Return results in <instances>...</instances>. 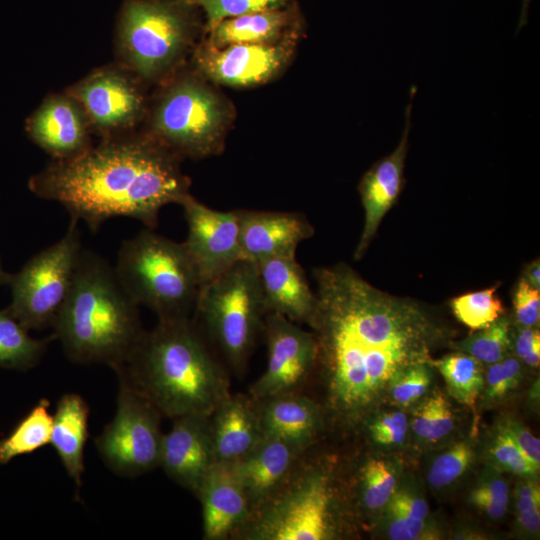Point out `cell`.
Wrapping results in <instances>:
<instances>
[{"mask_svg":"<svg viewBox=\"0 0 540 540\" xmlns=\"http://www.w3.org/2000/svg\"><path fill=\"white\" fill-rule=\"evenodd\" d=\"M316 305L308 325L327 406L342 422L362 419L393 379L450 336L417 302L379 290L344 263L313 270Z\"/></svg>","mask_w":540,"mask_h":540,"instance_id":"1","label":"cell"},{"mask_svg":"<svg viewBox=\"0 0 540 540\" xmlns=\"http://www.w3.org/2000/svg\"><path fill=\"white\" fill-rule=\"evenodd\" d=\"M189 185L176 154L149 134L126 133L104 138L74 158L53 160L28 182L36 196L61 204L91 231L114 217L154 229L160 210L180 204Z\"/></svg>","mask_w":540,"mask_h":540,"instance_id":"2","label":"cell"},{"mask_svg":"<svg viewBox=\"0 0 540 540\" xmlns=\"http://www.w3.org/2000/svg\"><path fill=\"white\" fill-rule=\"evenodd\" d=\"M118 367L162 416L172 419L210 416L230 395L224 368L190 318L158 319Z\"/></svg>","mask_w":540,"mask_h":540,"instance_id":"3","label":"cell"},{"mask_svg":"<svg viewBox=\"0 0 540 540\" xmlns=\"http://www.w3.org/2000/svg\"><path fill=\"white\" fill-rule=\"evenodd\" d=\"M139 306L100 255L82 249L70 292L53 323L67 357L123 365L144 334Z\"/></svg>","mask_w":540,"mask_h":540,"instance_id":"4","label":"cell"},{"mask_svg":"<svg viewBox=\"0 0 540 540\" xmlns=\"http://www.w3.org/2000/svg\"><path fill=\"white\" fill-rule=\"evenodd\" d=\"M114 270L135 303L158 319L190 318L195 309L201 284L183 242L146 227L123 241Z\"/></svg>","mask_w":540,"mask_h":540,"instance_id":"5","label":"cell"},{"mask_svg":"<svg viewBox=\"0 0 540 540\" xmlns=\"http://www.w3.org/2000/svg\"><path fill=\"white\" fill-rule=\"evenodd\" d=\"M187 0H126L119 14L120 66L139 80H156L182 59L193 32Z\"/></svg>","mask_w":540,"mask_h":540,"instance_id":"6","label":"cell"},{"mask_svg":"<svg viewBox=\"0 0 540 540\" xmlns=\"http://www.w3.org/2000/svg\"><path fill=\"white\" fill-rule=\"evenodd\" d=\"M194 310L230 367L242 373L267 314L255 264L240 260L203 284Z\"/></svg>","mask_w":540,"mask_h":540,"instance_id":"7","label":"cell"},{"mask_svg":"<svg viewBox=\"0 0 540 540\" xmlns=\"http://www.w3.org/2000/svg\"><path fill=\"white\" fill-rule=\"evenodd\" d=\"M302 456L284 483L250 515L235 538L326 540L333 536L331 476L326 470L303 462Z\"/></svg>","mask_w":540,"mask_h":540,"instance_id":"8","label":"cell"},{"mask_svg":"<svg viewBox=\"0 0 540 540\" xmlns=\"http://www.w3.org/2000/svg\"><path fill=\"white\" fill-rule=\"evenodd\" d=\"M225 123L226 112L218 96L197 80L184 78L159 96L149 135L176 155L202 157L219 148Z\"/></svg>","mask_w":540,"mask_h":540,"instance_id":"9","label":"cell"},{"mask_svg":"<svg viewBox=\"0 0 540 540\" xmlns=\"http://www.w3.org/2000/svg\"><path fill=\"white\" fill-rule=\"evenodd\" d=\"M77 224L71 219L62 238L10 275L7 310L28 330L52 326L70 292L83 249Z\"/></svg>","mask_w":540,"mask_h":540,"instance_id":"10","label":"cell"},{"mask_svg":"<svg viewBox=\"0 0 540 540\" xmlns=\"http://www.w3.org/2000/svg\"><path fill=\"white\" fill-rule=\"evenodd\" d=\"M114 370L119 380L116 412L95 444L101 459L114 473L138 476L160 464L162 415L122 368Z\"/></svg>","mask_w":540,"mask_h":540,"instance_id":"11","label":"cell"},{"mask_svg":"<svg viewBox=\"0 0 540 540\" xmlns=\"http://www.w3.org/2000/svg\"><path fill=\"white\" fill-rule=\"evenodd\" d=\"M138 78L120 65L94 70L68 88L84 110L92 132L103 138L125 134L144 116Z\"/></svg>","mask_w":540,"mask_h":540,"instance_id":"12","label":"cell"},{"mask_svg":"<svg viewBox=\"0 0 540 540\" xmlns=\"http://www.w3.org/2000/svg\"><path fill=\"white\" fill-rule=\"evenodd\" d=\"M262 333L267 345V364L251 385L257 401L297 391L316 365L317 348L312 332L277 313H267Z\"/></svg>","mask_w":540,"mask_h":540,"instance_id":"13","label":"cell"},{"mask_svg":"<svg viewBox=\"0 0 540 540\" xmlns=\"http://www.w3.org/2000/svg\"><path fill=\"white\" fill-rule=\"evenodd\" d=\"M179 205L188 229L183 244L202 286L242 260L238 213L211 209L190 194Z\"/></svg>","mask_w":540,"mask_h":540,"instance_id":"14","label":"cell"},{"mask_svg":"<svg viewBox=\"0 0 540 540\" xmlns=\"http://www.w3.org/2000/svg\"><path fill=\"white\" fill-rule=\"evenodd\" d=\"M235 44L217 48L207 44L196 56L197 66L209 79L228 86L264 83L284 67L292 49L288 42Z\"/></svg>","mask_w":540,"mask_h":540,"instance_id":"15","label":"cell"},{"mask_svg":"<svg viewBox=\"0 0 540 540\" xmlns=\"http://www.w3.org/2000/svg\"><path fill=\"white\" fill-rule=\"evenodd\" d=\"M25 130L53 160L74 158L91 146L88 118L67 92L46 97L27 118Z\"/></svg>","mask_w":540,"mask_h":540,"instance_id":"16","label":"cell"},{"mask_svg":"<svg viewBox=\"0 0 540 540\" xmlns=\"http://www.w3.org/2000/svg\"><path fill=\"white\" fill-rule=\"evenodd\" d=\"M405 109V126L401 139L389 155L383 157L363 175L358 190L364 208V225L354 251V259L363 257L386 213L397 201L404 185L405 160L409 149L411 111L416 88L410 91Z\"/></svg>","mask_w":540,"mask_h":540,"instance_id":"17","label":"cell"},{"mask_svg":"<svg viewBox=\"0 0 540 540\" xmlns=\"http://www.w3.org/2000/svg\"><path fill=\"white\" fill-rule=\"evenodd\" d=\"M214 462L210 416L173 418L170 430L163 434L160 453L159 466L167 476L196 494Z\"/></svg>","mask_w":540,"mask_h":540,"instance_id":"18","label":"cell"},{"mask_svg":"<svg viewBox=\"0 0 540 540\" xmlns=\"http://www.w3.org/2000/svg\"><path fill=\"white\" fill-rule=\"evenodd\" d=\"M242 260L252 263L296 254L314 228L300 213L237 210Z\"/></svg>","mask_w":540,"mask_h":540,"instance_id":"19","label":"cell"},{"mask_svg":"<svg viewBox=\"0 0 540 540\" xmlns=\"http://www.w3.org/2000/svg\"><path fill=\"white\" fill-rule=\"evenodd\" d=\"M196 495L201 502L205 540L234 537L250 517L247 494L230 463L214 462Z\"/></svg>","mask_w":540,"mask_h":540,"instance_id":"20","label":"cell"},{"mask_svg":"<svg viewBox=\"0 0 540 540\" xmlns=\"http://www.w3.org/2000/svg\"><path fill=\"white\" fill-rule=\"evenodd\" d=\"M306 450L277 437L263 436L246 456L230 463L247 494L251 514L284 483Z\"/></svg>","mask_w":540,"mask_h":540,"instance_id":"21","label":"cell"},{"mask_svg":"<svg viewBox=\"0 0 540 540\" xmlns=\"http://www.w3.org/2000/svg\"><path fill=\"white\" fill-rule=\"evenodd\" d=\"M254 264L266 312L308 324L316 296L296 255L268 258Z\"/></svg>","mask_w":540,"mask_h":540,"instance_id":"22","label":"cell"},{"mask_svg":"<svg viewBox=\"0 0 540 540\" xmlns=\"http://www.w3.org/2000/svg\"><path fill=\"white\" fill-rule=\"evenodd\" d=\"M215 462L234 463L262 439L259 402L249 394L228 395L210 415Z\"/></svg>","mask_w":540,"mask_h":540,"instance_id":"23","label":"cell"},{"mask_svg":"<svg viewBox=\"0 0 540 540\" xmlns=\"http://www.w3.org/2000/svg\"><path fill=\"white\" fill-rule=\"evenodd\" d=\"M259 402L263 436L277 437L308 448L321 427V410L297 391L283 393Z\"/></svg>","mask_w":540,"mask_h":540,"instance_id":"24","label":"cell"},{"mask_svg":"<svg viewBox=\"0 0 540 540\" xmlns=\"http://www.w3.org/2000/svg\"><path fill=\"white\" fill-rule=\"evenodd\" d=\"M89 406L77 393H66L58 400L53 414L50 443L78 491L82 484L84 451L88 438Z\"/></svg>","mask_w":540,"mask_h":540,"instance_id":"25","label":"cell"},{"mask_svg":"<svg viewBox=\"0 0 540 540\" xmlns=\"http://www.w3.org/2000/svg\"><path fill=\"white\" fill-rule=\"evenodd\" d=\"M293 20L284 6L228 18L211 29L209 44L222 48L235 44L273 43Z\"/></svg>","mask_w":540,"mask_h":540,"instance_id":"26","label":"cell"},{"mask_svg":"<svg viewBox=\"0 0 540 540\" xmlns=\"http://www.w3.org/2000/svg\"><path fill=\"white\" fill-rule=\"evenodd\" d=\"M50 402L42 398L18 423L14 430L0 441V463L32 453L50 443L53 415Z\"/></svg>","mask_w":540,"mask_h":540,"instance_id":"27","label":"cell"},{"mask_svg":"<svg viewBox=\"0 0 540 540\" xmlns=\"http://www.w3.org/2000/svg\"><path fill=\"white\" fill-rule=\"evenodd\" d=\"M7 309L0 310V366L26 369L44 355L48 339H35Z\"/></svg>","mask_w":540,"mask_h":540,"instance_id":"28","label":"cell"},{"mask_svg":"<svg viewBox=\"0 0 540 540\" xmlns=\"http://www.w3.org/2000/svg\"><path fill=\"white\" fill-rule=\"evenodd\" d=\"M429 365L441 373L453 398L469 407L475 406L485 384L481 362L459 351L432 359Z\"/></svg>","mask_w":540,"mask_h":540,"instance_id":"29","label":"cell"},{"mask_svg":"<svg viewBox=\"0 0 540 540\" xmlns=\"http://www.w3.org/2000/svg\"><path fill=\"white\" fill-rule=\"evenodd\" d=\"M510 345V321L502 315L489 326L455 342L453 347L481 363L492 364L506 357Z\"/></svg>","mask_w":540,"mask_h":540,"instance_id":"30","label":"cell"},{"mask_svg":"<svg viewBox=\"0 0 540 540\" xmlns=\"http://www.w3.org/2000/svg\"><path fill=\"white\" fill-rule=\"evenodd\" d=\"M497 287L453 298L450 306L456 318L471 330L477 331L504 315L505 308L496 294Z\"/></svg>","mask_w":540,"mask_h":540,"instance_id":"31","label":"cell"},{"mask_svg":"<svg viewBox=\"0 0 540 540\" xmlns=\"http://www.w3.org/2000/svg\"><path fill=\"white\" fill-rule=\"evenodd\" d=\"M454 425L451 406L446 398L436 393L415 412L412 429L426 442H438L447 436Z\"/></svg>","mask_w":540,"mask_h":540,"instance_id":"32","label":"cell"},{"mask_svg":"<svg viewBox=\"0 0 540 540\" xmlns=\"http://www.w3.org/2000/svg\"><path fill=\"white\" fill-rule=\"evenodd\" d=\"M396 489V478L382 460L371 459L361 469V494L364 506L377 510L387 505Z\"/></svg>","mask_w":540,"mask_h":540,"instance_id":"33","label":"cell"},{"mask_svg":"<svg viewBox=\"0 0 540 540\" xmlns=\"http://www.w3.org/2000/svg\"><path fill=\"white\" fill-rule=\"evenodd\" d=\"M206 14L207 27L213 29L222 20L264 9L280 8L288 0H187Z\"/></svg>","mask_w":540,"mask_h":540,"instance_id":"34","label":"cell"},{"mask_svg":"<svg viewBox=\"0 0 540 540\" xmlns=\"http://www.w3.org/2000/svg\"><path fill=\"white\" fill-rule=\"evenodd\" d=\"M473 451L468 443L460 442L439 455L428 472V482L434 488H443L458 479L469 467Z\"/></svg>","mask_w":540,"mask_h":540,"instance_id":"35","label":"cell"},{"mask_svg":"<svg viewBox=\"0 0 540 540\" xmlns=\"http://www.w3.org/2000/svg\"><path fill=\"white\" fill-rule=\"evenodd\" d=\"M428 366L413 365L393 379L388 390L394 402L400 406H408L426 393L431 382Z\"/></svg>","mask_w":540,"mask_h":540,"instance_id":"36","label":"cell"},{"mask_svg":"<svg viewBox=\"0 0 540 540\" xmlns=\"http://www.w3.org/2000/svg\"><path fill=\"white\" fill-rule=\"evenodd\" d=\"M490 456L496 466L514 474L530 476L538 472L504 427L500 428L491 444Z\"/></svg>","mask_w":540,"mask_h":540,"instance_id":"37","label":"cell"},{"mask_svg":"<svg viewBox=\"0 0 540 540\" xmlns=\"http://www.w3.org/2000/svg\"><path fill=\"white\" fill-rule=\"evenodd\" d=\"M489 365L484 378L487 398H500L517 386L521 376V364L518 359L505 357Z\"/></svg>","mask_w":540,"mask_h":540,"instance_id":"38","label":"cell"},{"mask_svg":"<svg viewBox=\"0 0 540 540\" xmlns=\"http://www.w3.org/2000/svg\"><path fill=\"white\" fill-rule=\"evenodd\" d=\"M513 307L517 322L524 327H536L540 320V289L521 277L513 293Z\"/></svg>","mask_w":540,"mask_h":540,"instance_id":"39","label":"cell"},{"mask_svg":"<svg viewBox=\"0 0 540 540\" xmlns=\"http://www.w3.org/2000/svg\"><path fill=\"white\" fill-rule=\"evenodd\" d=\"M408 431L406 415L401 411L385 413L371 422L372 439L381 445H398L405 441Z\"/></svg>","mask_w":540,"mask_h":540,"instance_id":"40","label":"cell"},{"mask_svg":"<svg viewBox=\"0 0 540 540\" xmlns=\"http://www.w3.org/2000/svg\"><path fill=\"white\" fill-rule=\"evenodd\" d=\"M388 535L393 540H416L426 538L425 519H415L402 513L388 510Z\"/></svg>","mask_w":540,"mask_h":540,"instance_id":"41","label":"cell"},{"mask_svg":"<svg viewBox=\"0 0 540 540\" xmlns=\"http://www.w3.org/2000/svg\"><path fill=\"white\" fill-rule=\"evenodd\" d=\"M514 348L516 355L531 367L540 363V333L536 327L520 328L516 334Z\"/></svg>","mask_w":540,"mask_h":540,"instance_id":"42","label":"cell"},{"mask_svg":"<svg viewBox=\"0 0 540 540\" xmlns=\"http://www.w3.org/2000/svg\"><path fill=\"white\" fill-rule=\"evenodd\" d=\"M504 429L526 456V458L539 470L540 441L527 428L516 422H508Z\"/></svg>","mask_w":540,"mask_h":540,"instance_id":"43","label":"cell"},{"mask_svg":"<svg viewBox=\"0 0 540 540\" xmlns=\"http://www.w3.org/2000/svg\"><path fill=\"white\" fill-rule=\"evenodd\" d=\"M388 510L396 511L415 519H425L429 513L426 501L406 491L394 493L388 502Z\"/></svg>","mask_w":540,"mask_h":540,"instance_id":"44","label":"cell"},{"mask_svg":"<svg viewBox=\"0 0 540 540\" xmlns=\"http://www.w3.org/2000/svg\"><path fill=\"white\" fill-rule=\"evenodd\" d=\"M517 511H526L534 508H540V489L534 482H527L517 489Z\"/></svg>","mask_w":540,"mask_h":540,"instance_id":"45","label":"cell"},{"mask_svg":"<svg viewBox=\"0 0 540 540\" xmlns=\"http://www.w3.org/2000/svg\"><path fill=\"white\" fill-rule=\"evenodd\" d=\"M472 494L495 500L508 505V486L502 479H492L484 482Z\"/></svg>","mask_w":540,"mask_h":540,"instance_id":"46","label":"cell"},{"mask_svg":"<svg viewBox=\"0 0 540 540\" xmlns=\"http://www.w3.org/2000/svg\"><path fill=\"white\" fill-rule=\"evenodd\" d=\"M470 502L484 511L489 517L498 519L504 516L507 504L497 502L471 493Z\"/></svg>","mask_w":540,"mask_h":540,"instance_id":"47","label":"cell"},{"mask_svg":"<svg viewBox=\"0 0 540 540\" xmlns=\"http://www.w3.org/2000/svg\"><path fill=\"white\" fill-rule=\"evenodd\" d=\"M518 523L529 533H536L540 527V508L518 512Z\"/></svg>","mask_w":540,"mask_h":540,"instance_id":"48","label":"cell"},{"mask_svg":"<svg viewBox=\"0 0 540 540\" xmlns=\"http://www.w3.org/2000/svg\"><path fill=\"white\" fill-rule=\"evenodd\" d=\"M522 278L533 287L540 289V263L538 259L527 265Z\"/></svg>","mask_w":540,"mask_h":540,"instance_id":"49","label":"cell"},{"mask_svg":"<svg viewBox=\"0 0 540 540\" xmlns=\"http://www.w3.org/2000/svg\"><path fill=\"white\" fill-rule=\"evenodd\" d=\"M531 0H522L521 15L519 18V24L517 30H520L527 22L528 8Z\"/></svg>","mask_w":540,"mask_h":540,"instance_id":"50","label":"cell"},{"mask_svg":"<svg viewBox=\"0 0 540 540\" xmlns=\"http://www.w3.org/2000/svg\"><path fill=\"white\" fill-rule=\"evenodd\" d=\"M9 279H10V275L4 271L2 262L0 259V285L8 284Z\"/></svg>","mask_w":540,"mask_h":540,"instance_id":"51","label":"cell"}]
</instances>
